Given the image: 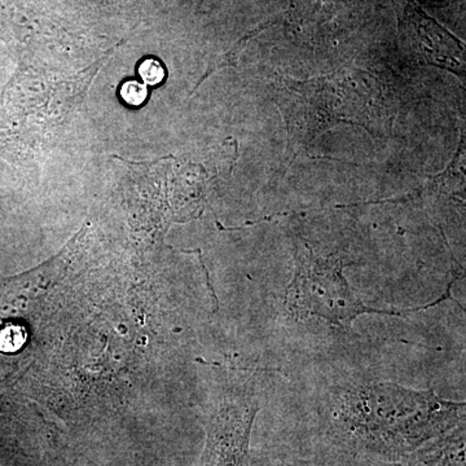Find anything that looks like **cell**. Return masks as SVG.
<instances>
[{
    "instance_id": "5b68a950",
    "label": "cell",
    "mask_w": 466,
    "mask_h": 466,
    "mask_svg": "<svg viewBox=\"0 0 466 466\" xmlns=\"http://www.w3.org/2000/svg\"><path fill=\"white\" fill-rule=\"evenodd\" d=\"M258 410L249 398L220 412L210 424L201 466H249L251 428Z\"/></svg>"
},
{
    "instance_id": "6da1fadb",
    "label": "cell",
    "mask_w": 466,
    "mask_h": 466,
    "mask_svg": "<svg viewBox=\"0 0 466 466\" xmlns=\"http://www.w3.org/2000/svg\"><path fill=\"white\" fill-rule=\"evenodd\" d=\"M324 422V453L342 466H370L406 459L465 425V403L394 383H368L337 398Z\"/></svg>"
},
{
    "instance_id": "52a82bcc",
    "label": "cell",
    "mask_w": 466,
    "mask_h": 466,
    "mask_svg": "<svg viewBox=\"0 0 466 466\" xmlns=\"http://www.w3.org/2000/svg\"><path fill=\"white\" fill-rule=\"evenodd\" d=\"M139 75L147 85L156 86L164 82L167 70L157 58H147L140 64Z\"/></svg>"
},
{
    "instance_id": "ba28073f",
    "label": "cell",
    "mask_w": 466,
    "mask_h": 466,
    "mask_svg": "<svg viewBox=\"0 0 466 466\" xmlns=\"http://www.w3.org/2000/svg\"><path fill=\"white\" fill-rule=\"evenodd\" d=\"M121 97L128 106H142L147 97H148L147 86L137 81L125 82L121 87Z\"/></svg>"
},
{
    "instance_id": "7a4b0ae2",
    "label": "cell",
    "mask_w": 466,
    "mask_h": 466,
    "mask_svg": "<svg viewBox=\"0 0 466 466\" xmlns=\"http://www.w3.org/2000/svg\"><path fill=\"white\" fill-rule=\"evenodd\" d=\"M450 290L433 303L410 309H380L366 305L343 276L339 259L321 257L308 244L299 248L293 279L285 290V305L299 318H318L334 325L350 327L361 315L381 314L406 317L449 299Z\"/></svg>"
},
{
    "instance_id": "277c9868",
    "label": "cell",
    "mask_w": 466,
    "mask_h": 466,
    "mask_svg": "<svg viewBox=\"0 0 466 466\" xmlns=\"http://www.w3.org/2000/svg\"><path fill=\"white\" fill-rule=\"evenodd\" d=\"M400 5V29L410 50L431 66L464 72V47L459 39L417 5L415 0H398Z\"/></svg>"
},
{
    "instance_id": "3957f363",
    "label": "cell",
    "mask_w": 466,
    "mask_h": 466,
    "mask_svg": "<svg viewBox=\"0 0 466 466\" xmlns=\"http://www.w3.org/2000/svg\"><path fill=\"white\" fill-rule=\"evenodd\" d=\"M278 104L287 121L290 146L299 147L314 139L332 126L358 124L354 115H361L358 92L351 84L336 79L284 81L279 88ZM359 125V124H358Z\"/></svg>"
},
{
    "instance_id": "8992f818",
    "label": "cell",
    "mask_w": 466,
    "mask_h": 466,
    "mask_svg": "<svg viewBox=\"0 0 466 466\" xmlns=\"http://www.w3.org/2000/svg\"><path fill=\"white\" fill-rule=\"evenodd\" d=\"M249 466H342L324 452L312 455H296L293 452H272L262 455L256 464Z\"/></svg>"
},
{
    "instance_id": "30bf717a",
    "label": "cell",
    "mask_w": 466,
    "mask_h": 466,
    "mask_svg": "<svg viewBox=\"0 0 466 466\" xmlns=\"http://www.w3.org/2000/svg\"><path fill=\"white\" fill-rule=\"evenodd\" d=\"M370 466H426L424 462L420 461L415 456L410 455L406 459L398 460V461L375 462Z\"/></svg>"
},
{
    "instance_id": "9c48e42d",
    "label": "cell",
    "mask_w": 466,
    "mask_h": 466,
    "mask_svg": "<svg viewBox=\"0 0 466 466\" xmlns=\"http://www.w3.org/2000/svg\"><path fill=\"white\" fill-rule=\"evenodd\" d=\"M25 341V333L18 327H9L0 333V349L5 351H15Z\"/></svg>"
}]
</instances>
